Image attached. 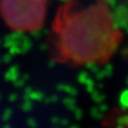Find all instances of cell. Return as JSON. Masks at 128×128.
Listing matches in <instances>:
<instances>
[{"instance_id": "1", "label": "cell", "mask_w": 128, "mask_h": 128, "mask_svg": "<svg viewBox=\"0 0 128 128\" xmlns=\"http://www.w3.org/2000/svg\"><path fill=\"white\" fill-rule=\"evenodd\" d=\"M61 49L76 62H94L111 54L116 32L108 9L96 4L70 15L61 28Z\"/></svg>"}, {"instance_id": "2", "label": "cell", "mask_w": 128, "mask_h": 128, "mask_svg": "<svg viewBox=\"0 0 128 128\" xmlns=\"http://www.w3.org/2000/svg\"><path fill=\"white\" fill-rule=\"evenodd\" d=\"M46 0H0V12L12 29L30 31L43 24Z\"/></svg>"}, {"instance_id": "3", "label": "cell", "mask_w": 128, "mask_h": 128, "mask_svg": "<svg viewBox=\"0 0 128 128\" xmlns=\"http://www.w3.org/2000/svg\"><path fill=\"white\" fill-rule=\"evenodd\" d=\"M122 102L124 104L125 106L128 107V92H125L122 96Z\"/></svg>"}]
</instances>
